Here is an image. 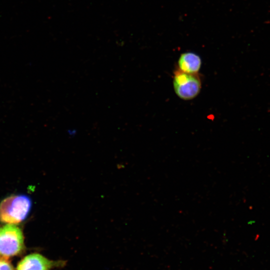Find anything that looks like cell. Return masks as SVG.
<instances>
[{
  "label": "cell",
  "mask_w": 270,
  "mask_h": 270,
  "mask_svg": "<svg viewBox=\"0 0 270 270\" xmlns=\"http://www.w3.org/2000/svg\"><path fill=\"white\" fill-rule=\"evenodd\" d=\"M32 202L26 195L11 196L0 203V221L8 224H18L28 216Z\"/></svg>",
  "instance_id": "6da1fadb"
},
{
  "label": "cell",
  "mask_w": 270,
  "mask_h": 270,
  "mask_svg": "<svg viewBox=\"0 0 270 270\" xmlns=\"http://www.w3.org/2000/svg\"><path fill=\"white\" fill-rule=\"evenodd\" d=\"M24 236L22 230L8 224L0 228V258L8 260L22 254L25 250Z\"/></svg>",
  "instance_id": "7a4b0ae2"
},
{
  "label": "cell",
  "mask_w": 270,
  "mask_h": 270,
  "mask_svg": "<svg viewBox=\"0 0 270 270\" xmlns=\"http://www.w3.org/2000/svg\"><path fill=\"white\" fill-rule=\"evenodd\" d=\"M173 86L175 93L183 100H190L200 93L202 82L198 74L182 72L178 69L174 72Z\"/></svg>",
  "instance_id": "3957f363"
},
{
  "label": "cell",
  "mask_w": 270,
  "mask_h": 270,
  "mask_svg": "<svg viewBox=\"0 0 270 270\" xmlns=\"http://www.w3.org/2000/svg\"><path fill=\"white\" fill-rule=\"evenodd\" d=\"M68 261L52 260L38 252L28 254L18 263L16 270H54L64 268Z\"/></svg>",
  "instance_id": "277c9868"
},
{
  "label": "cell",
  "mask_w": 270,
  "mask_h": 270,
  "mask_svg": "<svg viewBox=\"0 0 270 270\" xmlns=\"http://www.w3.org/2000/svg\"><path fill=\"white\" fill-rule=\"evenodd\" d=\"M178 69L192 74H196L200 70L202 60L200 56L192 52H186L180 54L178 60Z\"/></svg>",
  "instance_id": "5b68a950"
},
{
  "label": "cell",
  "mask_w": 270,
  "mask_h": 270,
  "mask_svg": "<svg viewBox=\"0 0 270 270\" xmlns=\"http://www.w3.org/2000/svg\"><path fill=\"white\" fill-rule=\"evenodd\" d=\"M0 270H14V269L10 262L0 258Z\"/></svg>",
  "instance_id": "8992f818"
}]
</instances>
